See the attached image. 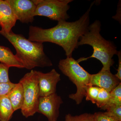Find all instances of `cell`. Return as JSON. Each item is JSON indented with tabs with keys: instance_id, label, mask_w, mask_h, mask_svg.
<instances>
[{
	"instance_id": "1",
	"label": "cell",
	"mask_w": 121,
	"mask_h": 121,
	"mask_svg": "<svg viewBox=\"0 0 121 121\" xmlns=\"http://www.w3.org/2000/svg\"><path fill=\"white\" fill-rule=\"evenodd\" d=\"M94 2H92L86 12L74 22L59 21L56 26L48 29L30 26L29 39L33 42L55 44L62 48L67 57H72L73 52L78 47L79 39L90 25V12Z\"/></svg>"
},
{
	"instance_id": "2",
	"label": "cell",
	"mask_w": 121,
	"mask_h": 121,
	"mask_svg": "<svg viewBox=\"0 0 121 121\" xmlns=\"http://www.w3.org/2000/svg\"><path fill=\"white\" fill-rule=\"evenodd\" d=\"M15 48V56L24 68L31 70L36 67H49L52 66L51 60L44 51L43 43L33 42L23 35L11 31L8 33L0 32Z\"/></svg>"
},
{
	"instance_id": "3",
	"label": "cell",
	"mask_w": 121,
	"mask_h": 121,
	"mask_svg": "<svg viewBox=\"0 0 121 121\" xmlns=\"http://www.w3.org/2000/svg\"><path fill=\"white\" fill-rule=\"evenodd\" d=\"M101 24L99 20H96L90 25L87 30L81 36L78 43V46L87 44L92 47L93 53L88 58H81L77 60L78 63L95 58L99 60L102 64V69L110 71L111 67L114 64L112 59L118 51L114 44L106 40L100 34Z\"/></svg>"
},
{
	"instance_id": "4",
	"label": "cell",
	"mask_w": 121,
	"mask_h": 121,
	"mask_svg": "<svg viewBox=\"0 0 121 121\" xmlns=\"http://www.w3.org/2000/svg\"><path fill=\"white\" fill-rule=\"evenodd\" d=\"M58 67L61 72L76 86V92L69 95V97L74 101L76 104L79 105L86 96L87 89L91 86V74L84 69L72 57L60 60Z\"/></svg>"
},
{
	"instance_id": "5",
	"label": "cell",
	"mask_w": 121,
	"mask_h": 121,
	"mask_svg": "<svg viewBox=\"0 0 121 121\" xmlns=\"http://www.w3.org/2000/svg\"><path fill=\"white\" fill-rule=\"evenodd\" d=\"M19 82L24 90V101L21 112L23 116L28 118L33 116L38 110L40 95L36 71L32 70L25 74Z\"/></svg>"
},
{
	"instance_id": "6",
	"label": "cell",
	"mask_w": 121,
	"mask_h": 121,
	"mask_svg": "<svg viewBox=\"0 0 121 121\" xmlns=\"http://www.w3.org/2000/svg\"><path fill=\"white\" fill-rule=\"evenodd\" d=\"M36 4L35 16L48 17L58 22L66 21L70 17L67 11L72 0H34Z\"/></svg>"
},
{
	"instance_id": "7",
	"label": "cell",
	"mask_w": 121,
	"mask_h": 121,
	"mask_svg": "<svg viewBox=\"0 0 121 121\" xmlns=\"http://www.w3.org/2000/svg\"><path fill=\"white\" fill-rule=\"evenodd\" d=\"M63 103L61 97L56 93L40 97L37 112L43 114L48 121H57L59 108Z\"/></svg>"
},
{
	"instance_id": "8",
	"label": "cell",
	"mask_w": 121,
	"mask_h": 121,
	"mask_svg": "<svg viewBox=\"0 0 121 121\" xmlns=\"http://www.w3.org/2000/svg\"><path fill=\"white\" fill-rule=\"evenodd\" d=\"M17 20L23 23H32L36 4L34 0H8Z\"/></svg>"
},
{
	"instance_id": "9",
	"label": "cell",
	"mask_w": 121,
	"mask_h": 121,
	"mask_svg": "<svg viewBox=\"0 0 121 121\" xmlns=\"http://www.w3.org/2000/svg\"><path fill=\"white\" fill-rule=\"evenodd\" d=\"M36 72L39 82L40 97L56 93V85L61 80L60 74L54 69L47 73L37 71Z\"/></svg>"
},
{
	"instance_id": "10",
	"label": "cell",
	"mask_w": 121,
	"mask_h": 121,
	"mask_svg": "<svg viewBox=\"0 0 121 121\" xmlns=\"http://www.w3.org/2000/svg\"><path fill=\"white\" fill-rule=\"evenodd\" d=\"M121 80L110 71L102 69L97 73L91 74V86L103 88L110 93L121 83Z\"/></svg>"
},
{
	"instance_id": "11",
	"label": "cell",
	"mask_w": 121,
	"mask_h": 121,
	"mask_svg": "<svg viewBox=\"0 0 121 121\" xmlns=\"http://www.w3.org/2000/svg\"><path fill=\"white\" fill-rule=\"evenodd\" d=\"M17 21L8 0H0V32H10Z\"/></svg>"
},
{
	"instance_id": "12",
	"label": "cell",
	"mask_w": 121,
	"mask_h": 121,
	"mask_svg": "<svg viewBox=\"0 0 121 121\" xmlns=\"http://www.w3.org/2000/svg\"><path fill=\"white\" fill-rule=\"evenodd\" d=\"M10 100L14 112L21 109L24 101V94L23 86L21 83H15L7 95Z\"/></svg>"
},
{
	"instance_id": "13",
	"label": "cell",
	"mask_w": 121,
	"mask_h": 121,
	"mask_svg": "<svg viewBox=\"0 0 121 121\" xmlns=\"http://www.w3.org/2000/svg\"><path fill=\"white\" fill-rule=\"evenodd\" d=\"M0 62L9 67L24 68L23 65L17 59L9 48L0 45Z\"/></svg>"
},
{
	"instance_id": "14",
	"label": "cell",
	"mask_w": 121,
	"mask_h": 121,
	"mask_svg": "<svg viewBox=\"0 0 121 121\" xmlns=\"http://www.w3.org/2000/svg\"><path fill=\"white\" fill-rule=\"evenodd\" d=\"M13 106L7 95L0 97V121H9L14 113Z\"/></svg>"
},
{
	"instance_id": "15",
	"label": "cell",
	"mask_w": 121,
	"mask_h": 121,
	"mask_svg": "<svg viewBox=\"0 0 121 121\" xmlns=\"http://www.w3.org/2000/svg\"><path fill=\"white\" fill-rule=\"evenodd\" d=\"M113 105H121V83L110 92L108 103L101 110H106Z\"/></svg>"
},
{
	"instance_id": "16",
	"label": "cell",
	"mask_w": 121,
	"mask_h": 121,
	"mask_svg": "<svg viewBox=\"0 0 121 121\" xmlns=\"http://www.w3.org/2000/svg\"><path fill=\"white\" fill-rule=\"evenodd\" d=\"M110 93L103 88H99V93L96 100L98 107L102 109L108 103L109 99Z\"/></svg>"
},
{
	"instance_id": "17",
	"label": "cell",
	"mask_w": 121,
	"mask_h": 121,
	"mask_svg": "<svg viewBox=\"0 0 121 121\" xmlns=\"http://www.w3.org/2000/svg\"><path fill=\"white\" fill-rule=\"evenodd\" d=\"M104 112L116 121H121V105H113L109 107Z\"/></svg>"
},
{
	"instance_id": "18",
	"label": "cell",
	"mask_w": 121,
	"mask_h": 121,
	"mask_svg": "<svg viewBox=\"0 0 121 121\" xmlns=\"http://www.w3.org/2000/svg\"><path fill=\"white\" fill-rule=\"evenodd\" d=\"M65 121H95L94 116V114L88 113L74 116L68 114L65 116Z\"/></svg>"
},
{
	"instance_id": "19",
	"label": "cell",
	"mask_w": 121,
	"mask_h": 121,
	"mask_svg": "<svg viewBox=\"0 0 121 121\" xmlns=\"http://www.w3.org/2000/svg\"><path fill=\"white\" fill-rule=\"evenodd\" d=\"M99 87L95 86H91L87 89L86 93V100L90 101L93 104H95L98 95L99 93Z\"/></svg>"
},
{
	"instance_id": "20",
	"label": "cell",
	"mask_w": 121,
	"mask_h": 121,
	"mask_svg": "<svg viewBox=\"0 0 121 121\" xmlns=\"http://www.w3.org/2000/svg\"><path fill=\"white\" fill-rule=\"evenodd\" d=\"M9 68L4 64L0 63V83H6L11 82L9 76Z\"/></svg>"
},
{
	"instance_id": "21",
	"label": "cell",
	"mask_w": 121,
	"mask_h": 121,
	"mask_svg": "<svg viewBox=\"0 0 121 121\" xmlns=\"http://www.w3.org/2000/svg\"><path fill=\"white\" fill-rule=\"evenodd\" d=\"M15 84L11 82L6 83H0V97L7 95L15 86Z\"/></svg>"
},
{
	"instance_id": "22",
	"label": "cell",
	"mask_w": 121,
	"mask_h": 121,
	"mask_svg": "<svg viewBox=\"0 0 121 121\" xmlns=\"http://www.w3.org/2000/svg\"><path fill=\"white\" fill-rule=\"evenodd\" d=\"M94 114L95 121H116L106 115L104 112H97Z\"/></svg>"
},
{
	"instance_id": "23",
	"label": "cell",
	"mask_w": 121,
	"mask_h": 121,
	"mask_svg": "<svg viewBox=\"0 0 121 121\" xmlns=\"http://www.w3.org/2000/svg\"><path fill=\"white\" fill-rule=\"evenodd\" d=\"M118 58V66L117 69V73L115 74L116 77L121 80V51H118L117 55Z\"/></svg>"
}]
</instances>
